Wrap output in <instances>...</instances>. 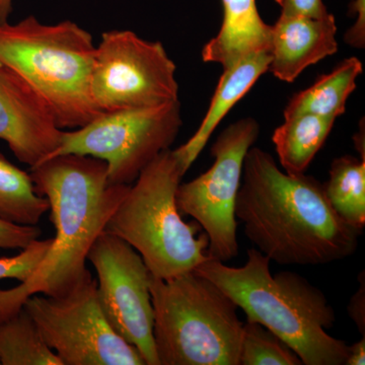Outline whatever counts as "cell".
<instances>
[{
  "mask_svg": "<svg viewBox=\"0 0 365 365\" xmlns=\"http://www.w3.org/2000/svg\"><path fill=\"white\" fill-rule=\"evenodd\" d=\"M242 178L235 218L270 261L321 266L356 252L361 230L338 215L316 178L282 172L272 155L259 148H250Z\"/></svg>",
  "mask_w": 365,
  "mask_h": 365,
  "instance_id": "obj_1",
  "label": "cell"
},
{
  "mask_svg": "<svg viewBox=\"0 0 365 365\" xmlns=\"http://www.w3.org/2000/svg\"><path fill=\"white\" fill-rule=\"evenodd\" d=\"M30 175L37 193L49 202L56 235L29 279L0 289V321L20 311L32 295L61 297L91 273L88 252L130 187L110 184L107 163L86 155L48 158L31 168Z\"/></svg>",
  "mask_w": 365,
  "mask_h": 365,
  "instance_id": "obj_2",
  "label": "cell"
},
{
  "mask_svg": "<svg viewBox=\"0 0 365 365\" xmlns=\"http://www.w3.org/2000/svg\"><path fill=\"white\" fill-rule=\"evenodd\" d=\"M242 267L209 258L195 269L212 281L248 321L256 322L287 343L304 365H345L349 345L329 335L336 314L325 294L299 274L272 275L270 259L259 250L247 252Z\"/></svg>",
  "mask_w": 365,
  "mask_h": 365,
  "instance_id": "obj_3",
  "label": "cell"
},
{
  "mask_svg": "<svg viewBox=\"0 0 365 365\" xmlns=\"http://www.w3.org/2000/svg\"><path fill=\"white\" fill-rule=\"evenodd\" d=\"M96 47L93 36L71 21L45 25L28 16L0 24V62L35 91L62 130L104 114L91 96Z\"/></svg>",
  "mask_w": 365,
  "mask_h": 365,
  "instance_id": "obj_4",
  "label": "cell"
},
{
  "mask_svg": "<svg viewBox=\"0 0 365 365\" xmlns=\"http://www.w3.org/2000/svg\"><path fill=\"white\" fill-rule=\"evenodd\" d=\"M158 365H240L242 322L234 300L195 270L150 274Z\"/></svg>",
  "mask_w": 365,
  "mask_h": 365,
  "instance_id": "obj_5",
  "label": "cell"
},
{
  "mask_svg": "<svg viewBox=\"0 0 365 365\" xmlns=\"http://www.w3.org/2000/svg\"><path fill=\"white\" fill-rule=\"evenodd\" d=\"M185 176L173 150L163 151L130 185L106 225L138 252L153 277L170 279L207 261V235L182 220L176 192Z\"/></svg>",
  "mask_w": 365,
  "mask_h": 365,
  "instance_id": "obj_6",
  "label": "cell"
},
{
  "mask_svg": "<svg viewBox=\"0 0 365 365\" xmlns=\"http://www.w3.org/2000/svg\"><path fill=\"white\" fill-rule=\"evenodd\" d=\"M182 124L180 101L104 113L73 131H62L58 148L48 158L86 155L107 163L113 185H131L176 140Z\"/></svg>",
  "mask_w": 365,
  "mask_h": 365,
  "instance_id": "obj_7",
  "label": "cell"
},
{
  "mask_svg": "<svg viewBox=\"0 0 365 365\" xmlns=\"http://www.w3.org/2000/svg\"><path fill=\"white\" fill-rule=\"evenodd\" d=\"M23 307L63 365H146L110 325L91 273L61 297L34 294Z\"/></svg>",
  "mask_w": 365,
  "mask_h": 365,
  "instance_id": "obj_8",
  "label": "cell"
},
{
  "mask_svg": "<svg viewBox=\"0 0 365 365\" xmlns=\"http://www.w3.org/2000/svg\"><path fill=\"white\" fill-rule=\"evenodd\" d=\"M177 66L160 42L131 31H110L96 47L91 96L102 113L179 101Z\"/></svg>",
  "mask_w": 365,
  "mask_h": 365,
  "instance_id": "obj_9",
  "label": "cell"
},
{
  "mask_svg": "<svg viewBox=\"0 0 365 365\" xmlns=\"http://www.w3.org/2000/svg\"><path fill=\"white\" fill-rule=\"evenodd\" d=\"M260 132L254 118H242L222 132L211 148L215 158L207 172L180 182V213L196 220L207 235L209 258L228 262L239 254L235 202L241 188L245 158Z\"/></svg>",
  "mask_w": 365,
  "mask_h": 365,
  "instance_id": "obj_10",
  "label": "cell"
},
{
  "mask_svg": "<svg viewBox=\"0 0 365 365\" xmlns=\"http://www.w3.org/2000/svg\"><path fill=\"white\" fill-rule=\"evenodd\" d=\"M97 272V290L106 318L138 350L146 365H158L153 341L150 273L128 242L103 232L88 254Z\"/></svg>",
  "mask_w": 365,
  "mask_h": 365,
  "instance_id": "obj_11",
  "label": "cell"
},
{
  "mask_svg": "<svg viewBox=\"0 0 365 365\" xmlns=\"http://www.w3.org/2000/svg\"><path fill=\"white\" fill-rule=\"evenodd\" d=\"M62 131L35 91L0 62V139L14 157L30 169L39 165L58 148Z\"/></svg>",
  "mask_w": 365,
  "mask_h": 365,
  "instance_id": "obj_12",
  "label": "cell"
},
{
  "mask_svg": "<svg viewBox=\"0 0 365 365\" xmlns=\"http://www.w3.org/2000/svg\"><path fill=\"white\" fill-rule=\"evenodd\" d=\"M337 25L332 14L325 18L280 14L271 33L268 71L285 83H294L307 67L338 52Z\"/></svg>",
  "mask_w": 365,
  "mask_h": 365,
  "instance_id": "obj_13",
  "label": "cell"
},
{
  "mask_svg": "<svg viewBox=\"0 0 365 365\" xmlns=\"http://www.w3.org/2000/svg\"><path fill=\"white\" fill-rule=\"evenodd\" d=\"M223 18L220 32L202 49L204 62L227 68L241 60L270 52L272 26L262 20L257 0H222Z\"/></svg>",
  "mask_w": 365,
  "mask_h": 365,
  "instance_id": "obj_14",
  "label": "cell"
},
{
  "mask_svg": "<svg viewBox=\"0 0 365 365\" xmlns=\"http://www.w3.org/2000/svg\"><path fill=\"white\" fill-rule=\"evenodd\" d=\"M270 52L252 55L223 69L205 117L194 135L174 151L184 174L199 157L216 127L237 102L249 93L270 66Z\"/></svg>",
  "mask_w": 365,
  "mask_h": 365,
  "instance_id": "obj_15",
  "label": "cell"
},
{
  "mask_svg": "<svg viewBox=\"0 0 365 365\" xmlns=\"http://www.w3.org/2000/svg\"><path fill=\"white\" fill-rule=\"evenodd\" d=\"M364 67L357 57L343 60L330 73L324 74L306 90L295 93L284 110V118L314 114L336 120L346 112L348 98L356 88Z\"/></svg>",
  "mask_w": 365,
  "mask_h": 365,
  "instance_id": "obj_16",
  "label": "cell"
},
{
  "mask_svg": "<svg viewBox=\"0 0 365 365\" xmlns=\"http://www.w3.org/2000/svg\"><path fill=\"white\" fill-rule=\"evenodd\" d=\"M284 119L272 136L281 167L288 174H304L323 148L336 120L314 114H297Z\"/></svg>",
  "mask_w": 365,
  "mask_h": 365,
  "instance_id": "obj_17",
  "label": "cell"
},
{
  "mask_svg": "<svg viewBox=\"0 0 365 365\" xmlns=\"http://www.w3.org/2000/svg\"><path fill=\"white\" fill-rule=\"evenodd\" d=\"M0 364L63 365L49 347L25 307L0 321Z\"/></svg>",
  "mask_w": 365,
  "mask_h": 365,
  "instance_id": "obj_18",
  "label": "cell"
},
{
  "mask_svg": "<svg viewBox=\"0 0 365 365\" xmlns=\"http://www.w3.org/2000/svg\"><path fill=\"white\" fill-rule=\"evenodd\" d=\"M49 211V202L36 191L30 174L0 153V220L37 225Z\"/></svg>",
  "mask_w": 365,
  "mask_h": 365,
  "instance_id": "obj_19",
  "label": "cell"
},
{
  "mask_svg": "<svg viewBox=\"0 0 365 365\" xmlns=\"http://www.w3.org/2000/svg\"><path fill=\"white\" fill-rule=\"evenodd\" d=\"M330 178L324 184L329 202L348 225H365V160L343 155L331 163Z\"/></svg>",
  "mask_w": 365,
  "mask_h": 365,
  "instance_id": "obj_20",
  "label": "cell"
},
{
  "mask_svg": "<svg viewBox=\"0 0 365 365\" xmlns=\"http://www.w3.org/2000/svg\"><path fill=\"white\" fill-rule=\"evenodd\" d=\"M240 365H302L297 354L275 334L256 322L242 324Z\"/></svg>",
  "mask_w": 365,
  "mask_h": 365,
  "instance_id": "obj_21",
  "label": "cell"
},
{
  "mask_svg": "<svg viewBox=\"0 0 365 365\" xmlns=\"http://www.w3.org/2000/svg\"><path fill=\"white\" fill-rule=\"evenodd\" d=\"M52 239L35 240L21 253L0 258V280L16 279L24 282L33 275L49 251Z\"/></svg>",
  "mask_w": 365,
  "mask_h": 365,
  "instance_id": "obj_22",
  "label": "cell"
},
{
  "mask_svg": "<svg viewBox=\"0 0 365 365\" xmlns=\"http://www.w3.org/2000/svg\"><path fill=\"white\" fill-rule=\"evenodd\" d=\"M37 225H19L0 220V250H24L35 240L40 239Z\"/></svg>",
  "mask_w": 365,
  "mask_h": 365,
  "instance_id": "obj_23",
  "label": "cell"
},
{
  "mask_svg": "<svg viewBox=\"0 0 365 365\" xmlns=\"http://www.w3.org/2000/svg\"><path fill=\"white\" fill-rule=\"evenodd\" d=\"M281 7V14L287 16L321 19L329 16L323 0H275Z\"/></svg>",
  "mask_w": 365,
  "mask_h": 365,
  "instance_id": "obj_24",
  "label": "cell"
},
{
  "mask_svg": "<svg viewBox=\"0 0 365 365\" xmlns=\"http://www.w3.org/2000/svg\"><path fill=\"white\" fill-rule=\"evenodd\" d=\"M350 14H356L354 25L346 32L344 41L352 47L364 48L365 45V0H354L350 4Z\"/></svg>",
  "mask_w": 365,
  "mask_h": 365,
  "instance_id": "obj_25",
  "label": "cell"
},
{
  "mask_svg": "<svg viewBox=\"0 0 365 365\" xmlns=\"http://www.w3.org/2000/svg\"><path fill=\"white\" fill-rule=\"evenodd\" d=\"M359 287L352 295L347 307L348 314L356 325L359 333L365 336V278L362 271L359 276Z\"/></svg>",
  "mask_w": 365,
  "mask_h": 365,
  "instance_id": "obj_26",
  "label": "cell"
},
{
  "mask_svg": "<svg viewBox=\"0 0 365 365\" xmlns=\"http://www.w3.org/2000/svg\"><path fill=\"white\" fill-rule=\"evenodd\" d=\"M365 364V336L362 339L349 345V354L345 365H364Z\"/></svg>",
  "mask_w": 365,
  "mask_h": 365,
  "instance_id": "obj_27",
  "label": "cell"
},
{
  "mask_svg": "<svg viewBox=\"0 0 365 365\" xmlns=\"http://www.w3.org/2000/svg\"><path fill=\"white\" fill-rule=\"evenodd\" d=\"M11 11H13V0H0V24L9 21Z\"/></svg>",
  "mask_w": 365,
  "mask_h": 365,
  "instance_id": "obj_28",
  "label": "cell"
},
{
  "mask_svg": "<svg viewBox=\"0 0 365 365\" xmlns=\"http://www.w3.org/2000/svg\"></svg>",
  "mask_w": 365,
  "mask_h": 365,
  "instance_id": "obj_29",
  "label": "cell"
}]
</instances>
